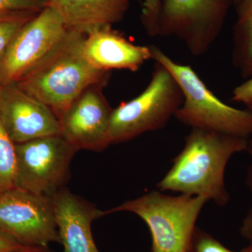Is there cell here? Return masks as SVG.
Returning a JSON list of instances; mask_svg holds the SVG:
<instances>
[{
    "label": "cell",
    "instance_id": "1",
    "mask_svg": "<svg viewBox=\"0 0 252 252\" xmlns=\"http://www.w3.org/2000/svg\"><path fill=\"white\" fill-rule=\"evenodd\" d=\"M249 139L191 129L171 168L157 184L160 191L202 197L220 207L229 203L225 182L227 165L235 154L248 150Z\"/></svg>",
    "mask_w": 252,
    "mask_h": 252
},
{
    "label": "cell",
    "instance_id": "2",
    "mask_svg": "<svg viewBox=\"0 0 252 252\" xmlns=\"http://www.w3.org/2000/svg\"><path fill=\"white\" fill-rule=\"evenodd\" d=\"M86 34L69 30L59 45L16 83L21 89L61 115L78 96L91 86H104L109 72L91 65L83 53Z\"/></svg>",
    "mask_w": 252,
    "mask_h": 252
},
{
    "label": "cell",
    "instance_id": "3",
    "mask_svg": "<svg viewBox=\"0 0 252 252\" xmlns=\"http://www.w3.org/2000/svg\"><path fill=\"white\" fill-rule=\"evenodd\" d=\"M152 60L166 68L180 86L183 103L175 117L191 129H200L249 139L252 135V110L223 103L189 65L180 64L157 46Z\"/></svg>",
    "mask_w": 252,
    "mask_h": 252
},
{
    "label": "cell",
    "instance_id": "4",
    "mask_svg": "<svg viewBox=\"0 0 252 252\" xmlns=\"http://www.w3.org/2000/svg\"><path fill=\"white\" fill-rule=\"evenodd\" d=\"M206 199L180 194L172 196L153 190L102 211V217L119 212L135 214L152 235L151 252H188L199 215Z\"/></svg>",
    "mask_w": 252,
    "mask_h": 252
},
{
    "label": "cell",
    "instance_id": "5",
    "mask_svg": "<svg viewBox=\"0 0 252 252\" xmlns=\"http://www.w3.org/2000/svg\"><path fill=\"white\" fill-rule=\"evenodd\" d=\"M183 100L182 91L172 74L155 62L147 88L135 98L113 109L109 126L111 144L160 130L175 117Z\"/></svg>",
    "mask_w": 252,
    "mask_h": 252
},
{
    "label": "cell",
    "instance_id": "6",
    "mask_svg": "<svg viewBox=\"0 0 252 252\" xmlns=\"http://www.w3.org/2000/svg\"><path fill=\"white\" fill-rule=\"evenodd\" d=\"M234 0H162L158 36H174L195 57L220 36Z\"/></svg>",
    "mask_w": 252,
    "mask_h": 252
},
{
    "label": "cell",
    "instance_id": "7",
    "mask_svg": "<svg viewBox=\"0 0 252 252\" xmlns=\"http://www.w3.org/2000/svg\"><path fill=\"white\" fill-rule=\"evenodd\" d=\"M16 187L51 198L64 188L77 149L61 135L16 144Z\"/></svg>",
    "mask_w": 252,
    "mask_h": 252
},
{
    "label": "cell",
    "instance_id": "8",
    "mask_svg": "<svg viewBox=\"0 0 252 252\" xmlns=\"http://www.w3.org/2000/svg\"><path fill=\"white\" fill-rule=\"evenodd\" d=\"M0 235L29 248L60 243L52 198L18 188L0 193Z\"/></svg>",
    "mask_w": 252,
    "mask_h": 252
},
{
    "label": "cell",
    "instance_id": "9",
    "mask_svg": "<svg viewBox=\"0 0 252 252\" xmlns=\"http://www.w3.org/2000/svg\"><path fill=\"white\" fill-rule=\"evenodd\" d=\"M68 31L60 15L49 6L28 21L0 59L1 85L25 77L59 45Z\"/></svg>",
    "mask_w": 252,
    "mask_h": 252
},
{
    "label": "cell",
    "instance_id": "10",
    "mask_svg": "<svg viewBox=\"0 0 252 252\" xmlns=\"http://www.w3.org/2000/svg\"><path fill=\"white\" fill-rule=\"evenodd\" d=\"M103 86L86 89L59 118L60 135L77 151L101 152L111 144L109 126L113 109L102 94Z\"/></svg>",
    "mask_w": 252,
    "mask_h": 252
},
{
    "label": "cell",
    "instance_id": "11",
    "mask_svg": "<svg viewBox=\"0 0 252 252\" xmlns=\"http://www.w3.org/2000/svg\"><path fill=\"white\" fill-rule=\"evenodd\" d=\"M0 118L15 144L60 135L59 118L44 102L16 84L2 86Z\"/></svg>",
    "mask_w": 252,
    "mask_h": 252
},
{
    "label": "cell",
    "instance_id": "12",
    "mask_svg": "<svg viewBox=\"0 0 252 252\" xmlns=\"http://www.w3.org/2000/svg\"><path fill=\"white\" fill-rule=\"evenodd\" d=\"M52 201L63 252H99L91 225L102 211L65 188L55 194Z\"/></svg>",
    "mask_w": 252,
    "mask_h": 252
},
{
    "label": "cell",
    "instance_id": "13",
    "mask_svg": "<svg viewBox=\"0 0 252 252\" xmlns=\"http://www.w3.org/2000/svg\"><path fill=\"white\" fill-rule=\"evenodd\" d=\"M107 26L86 34L83 53L94 68L103 72L126 69L137 72L141 66L152 60L150 46L136 45Z\"/></svg>",
    "mask_w": 252,
    "mask_h": 252
},
{
    "label": "cell",
    "instance_id": "14",
    "mask_svg": "<svg viewBox=\"0 0 252 252\" xmlns=\"http://www.w3.org/2000/svg\"><path fill=\"white\" fill-rule=\"evenodd\" d=\"M68 29L88 34L121 22L130 0H48Z\"/></svg>",
    "mask_w": 252,
    "mask_h": 252
},
{
    "label": "cell",
    "instance_id": "15",
    "mask_svg": "<svg viewBox=\"0 0 252 252\" xmlns=\"http://www.w3.org/2000/svg\"><path fill=\"white\" fill-rule=\"evenodd\" d=\"M237 18L233 31L232 63L243 79L252 77V0L235 3Z\"/></svg>",
    "mask_w": 252,
    "mask_h": 252
},
{
    "label": "cell",
    "instance_id": "16",
    "mask_svg": "<svg viewBox=\"0 0 252 252\" xmlns=\"http://www.w3.org/2000/svg\"><path fill=\"white\" fill-rule=\"evenodd\" d=\"M16 144L5 130L0 118V193L16 187Z\"/></svg>",
    "mask_w": 252,
    "mask_h": 252
},
{
    "label": "cell",
    "instance_id": "17",
    "mask_svg": "<svg viewBox=\"0 0 252 252\" xmlns=\"http://www.w3.org/2000/svg\"><path fill=\"white\" fill-rule=\"evenodd\" d=\"M39 13L33 11L0 13V59L20 30Z\"/></svg>",
    "mask_w": 252,
    "mask_h": 252
},
{
    "label": "cell",
    "instance_id": "18",
    "mask_svg": "<svg viewBox=\"0 0 252 252\" xmlns=\"http://www.w3.org/2000/svg\"><path fill=\"white\" fill-rule=\"evenodd\" d=\"M188 252H235L227 248L215 237L196 227Z\"/></svg>",
    "mask_w": 252,
    "mask_h": 252
},
{
    "label": "cell",
    "instance_id": "19",
    "mask_svg": "<svg viewBox=\"0 0 252 252\" xmlns=\"http://www.w3.org/2000/svg\"><path fill=\"white\" fill-rule=\"evenodd\" d=\"M141 22L150 36H158V21L162 0H143Z\"/></svg>",
    "mask_w": 252,
    "mask_h": 252
},
{
    "label": "cell",
    "instance_id": "20",
    "mask_svg": "<svg viewBox=\"0 0 252 252\" xmlns=\"http://www.w3.org/2000/svg\"><path fill=\"white\" fill-rule=\"evenodd\" d=\"M48 6V0H0V13L9 11L40 12Z\"/></svg>",
    "mask_w": 252,
    "mask_h": 252
},
{
    "label": "cell",
    "instance_id": "21",
    "mask_svg": "<svg viewBox=\"0 0 252 252\" xmlns=\"http://www.w3.org/2000/svg\"><path fill=\"white\" fill-rule=\"evenodd\" d=\"M232 100L245 104L252 101V77L233 91Z\"/></svg>",
    "mask_w": 252,
    "mask_h": 252
},
{
    "label": "cell",
    "instance_id": "22",
    "mask_svg": "<svg viewBox=\"0 0 252 252\" xmlns=\"http://www.w3.org/2000/svg\"><path fill=\"white\" fill-rule=\"evenodd\" d=\"M240 233L249 243L252 242V204L240 225Z\"/></svg>",
    "mask_w": 252,
    "mask_h": 252
},
{
    "label": "cell",
    "instance_id": "23",
    "mask_svg": "<svg viewBox=\"0 0 252 252\" xmlns=\"http://www.w3.org/2000/svg\"><path fill=\"white\" fill-rule=\"evenodd\" d=\"M24 248L11 239L0 235V252H15Z\"/></svg>",
    "mask_w": 252,
    "mask_h": 252
},
{
    "label": "cell",
    "instance_id": "24",
    "mask_svg": "<svg viewBox=\"0 0 252 252\" xmlns=\"http://www.w3.org/2000/svg\"><path fill=\"white\" fill-rule=\"evenodd\" d=\"M247 108L252 110V101L249 102L245 104ZM248 152L252 156V141H249V145ZM245 184L249 189V190L252 193V162L251 165L248 167V172H247L246 178H245Z\"/></svg>",
    "mask_w": 252,
    "mask_h": 252
},
{
    "label": "cell",
    "instance_id": "25",
    "mask_svg": "<svg viewBox=\"0 0 252 252\" xmlns=\"http://www.w3.org/2000/svg\"><path fill=\"white\" fill-rule=\"evenodd\" d=\"M45 248H29V247H24L21 250L15 252H43Z\"/></svg>",
    "mask_w": 252,
    "mask_h": 252
},
{
    "label": "cell",
    "instance_id": "26",
    "mask_svg": "<svg viewBox=\"0 0 252 252\" xmlns=\"http://www.w3.org/2000/svg\"><path fill=\"white\" fill-rule=\"evenodd\" d=\"M240 252H252V242H250L248 246L244 248Z\"/></svg>",
    "mask_w": 252,
    "mask_h": 252
},
{
    "label": "cell",
    "instance_id": "27",
    "mask_svg": "<svg viewBox=\"0 0 252 252\" xmlns=\"http://www.w3.org/2000/svg\"><path fill=\"white\" fill-rule=\"evenodd\" d=\"M43 252H54L51 251V250H49V248H47L44 249V251H43Z\"/></svg>",
    "mask_w": 252,
    "mask_h": 252
},
{
    "label": "cell",
    "instance_id": "28",
    "mask_svg": "<svg viewBox=\"0 0 252 252\" xmlns=\"http://www.w3.org/2000/svg\"><path fill=\"white\" fill-rule=\"evenodd\" d=\"M2 85L0 83V98H1V91H2Z\"/></svg>",
    "mask_w": 252,
    "mask_h": 252
},
{
    "label": "cell",
    "instance_id": "29",
    "mask_svg": "<svg viewBox=\"0 0 252 252\" xmlns=\"http://www.w3.org/2000/svg\"><path fill=\"white\" fill-rule=\"evenodd\" d=\"M239 1V0H234V4H235V3L236 2H238V1Z\"/></svg>",
    "mask_w": 252,
    "mask_h": 252
},
{
    "label": "cell",
    "instance_id": "30",
    "mask_svg": "<svg viewBox=\"0 0 252 252\" xmlns=\"http://www.w3.org/2000/svg\"><path fill=\"white\" fill-rule=\"evenodd\" d=\"M137 1H141V0H137Z\"/></svg>",
    "mask_w": 252,
    "mask_h": 252
}]
</instances>
